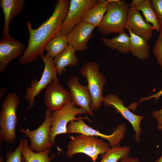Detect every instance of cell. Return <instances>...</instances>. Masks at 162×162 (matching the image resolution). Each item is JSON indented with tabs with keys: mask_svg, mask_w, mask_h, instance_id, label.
Listing matches in <instances>:
<instances>
[{
	"mask_svg": "<svg viewBox=\"0 0 162 162\" xmlns=\"http://www.w3.org/2000/svg\"><path fill=\"white\" fill-rule=\"evenodd\" d=\"M99 68L98 62L89 61L83 64L80 70V74L87 80L92 99L90 108L92 111L98 110L103 103V92L107 81L104 75L100 72Z\"/></svg>",
	"mask_w": 162,
	"mask_h": 162,
	"instance_id": "5",
	"label": "cell"
},
{
	"mask_svg": "<svg viewBox=\"0 0 162 162\" xmlns=\"http://www.w3.org/2000/svg\"><path fill=\"white\" fill-rule=\"evenodd\" d=\"M40 58L44 63V68L39 80L35 79L32 80L30 86L26 90L25 100L28 103V109H31L34 106L35 99L41 91L53 81H59L57 72L53 63V59L47 54L42 55Z\"/></svg>",
	"mask_w": 162,
	"mask_h": 162,
	"instance_id": "7",
	"label": "cell"
},
{
	"mask_svg": "<svg viewBox=\"0 0 162 162\" xmlns=\"http://www.w3.org/2000/svg\"><path fill=\"white\" fill-rule=\"evenodd\" d=\"M68 45L67 35L60 34L49 41L45 50L46 54L53 59L63 51Z\"/></svg>",
	"mask_w": 162,
	"mask_h": 162,
	"instance_id": "24",
	"label": "cell"
},
{
	"mask_svg": "<svg viewBox=\"0 0 162 162\" xmlns=\"http://www.w3.org/2000/svg\"><path fill=\"white\" fill-rule=\"evenodd\" d=\"M131 148L129 146H121L120 145L110 148L101 157L100 162H117L129 156Z\"/></svg>",
	"mask_w": 162,
	"mask_h": 162,
	"instance_id": "25",
	"label": "cell"
},
{
	"mask_svg": "<svg viewBox=\"0 0 162 162\" xmlns=\"http://www.w3.org/2000/svg\"><path fill=\"white\" fill-rule=\"evenodd\" d=\"M130 4L134 6L138 11H141L146 21L151 24L154 30L158 32L160 26L153 8L150 0H133Z\"/></svg>",
	"mask_w": 162,
	"mask_h": 162,
	"instance_id": "23",
	"label": "cell"
},
{
	"mask_svg": "<svg viewBox=\"0 0 162 162\" xmlns=\"http://www.w3.org/2000/svg\"><path fill=\"white\" fill-rule=\"evenodd\" d=\"M76 51L68 45L61 52L53 59V63L57 74L62 75L64 68L67 66H76L78 59L75 55Z\"/></svg>",
	"mask_w": 162,
	"mask_h": 162,
	"instance_id": "18",
	"label": "cell"
},
{
	"mask_svg": "<svg viewBox=\"0 0 162 162\" xmlns=\"http://www.w3.org/2000/svg\"><path fill=\"white\" fill-rule=\"evenodd\" d=\"M120 162H140V159L137 158H131L129 156L122 159Z\"/></svg>",
	"mask_w": 162,
	"mask_h": 162,
	"instance_id": "31",
	"label": "cell"
},
{
	"mask_svg": "<svg viewBox=\"0 0 162 162\" xmlns=\"http://www.w3.org/2000/svg\"><path fill=\"white\" fill-rule=\"evenodd\" d=\"M124 29L131 31L147 41L151 39L154 30L152 25L145 21L139 11L130 4Z\"/></svg>",
	"mask_w": 162,
	"mask_h": 162,
	"instance_id": "13",
	"label": "cell"
},
{
	"mask_svg": "<svg viewBox=\"0 0 162 162\" xmlns=\"http://www.w3.org/2000/svg\"><path fill=\"white\" fill-rule=\"evenodd\" d=\"M95 28L93 25L81 20L67 34L68 45L76 51L81 52L86 50Z\"/></svg>",
	"mask_w": 162,
	"mask_h": 162,
	"instance_id": "15",
	"label": "cell"
},
{
	"mask_svg": "<svg viewBox=\"0 0 162 162\" xmlns=\"http://www.w3.org/2000/svg\"><path fill=\"white\" fill-rule=\"evenodd\" d=\"M20 141L22 144V162H51L55 157L54 154L49 156L51 149L36 153L30 148L28 144V139H22Z\"/></svg>",
	"mask_w": 162,
	"mask_h": 162,
	"instance_id": "20",
	"label": "cell"
},
{
	"mask_svg": "<svg viewBox=\"0 0 162 162\" xmlns=\"http://www.w3.org/2000/svg\"><path fill=\"white\" fill-rule=\"evenodd\" d=\"M154 162H162V155L155 160Z\"/></svg>",
	"mask_w": 162,
	"mask_h": 162,
	"instance_id": "33",
	"label": "cell"
},
{
	"mask_svg": "<svg viewBox=\"0 0 162 162\" xmlns=\"http://www.w3.org/2000/svg\"><path fill=\"white\" fill-rule=\"evenodd\" d=\"M70 138L66 151L69 159L75 154L82 153L89 157L93 162H96L99 154L103 156L110 148L109 144L97 136L80 134Z\"/></svg>",
	"mask_w": 162,
	"mask_h": 162,
	"instance_id": "4",
	"label": "cell"
},
{
	"mask_svg": "<svg viewBox=\"0 0 162 162\" xmlns=\"http://www.w3.org/2000/svg\"><path fill=\"white\" fill-rule=\"evenodd\" d=\"M151 1L160 28H162V0H152Z\"/></svg>",
	"mask_w": 162,
	"mask_h": 162,
	"instance_id": "28",
	"label": "cell"
},
{
	"mask_svg": "<svg viewBox=\"0 0 162 162\" xmlns=\"http://www.w3.org/2000/svg\"><path fill=\"white\" fill-rule=\"evenodd\" d=\"M159 35L156 41L153 51L162 72V28H160Z\"/></svg>",
	"mask_w": 162,
	"mask_h": 162,
	"instance_id": "26",
	"label": "cell"
},
{
	"mask_svg": "<svg viewBox=\"0 0 162 162\" xmlns=\"http://www.w3.org/2000/svg\"><path fill=\"white\" fill-rule=\"evenodd\" d=\"M0 6L3 10L4 19L2 34L3 36H10L9 23L14 17L21 13L26 6L23 0H1Z\"/></svg>",
	"mask_w": 162,
	"mask_h": 162,
	"instance_id": "17",
	"label": "cell"
},
{
	"mask_svg": "<svg viewBox=\"0 0 162 162\" xmlns=\"http://www.w3.org/2000/svg\"><path fill=\"white\" fill-rule=\"evenodd\" d=\"M130 4L124 1L108 0L107 9L98 29L104 35L125 32Z\"/></svg>",
	"mask_w": 162,
	"mask_h": 162,
	"instance_id": "2",
	"label": "cell"
},
{
	"mask_svg": "<svg viewBox=\"0 0 162 162\" xmlns=\"http://www.w3.org/2000/svg\"><path fill=\"white\" fill-rule=\"evenodd\" d=\"M87 113L82 108H77L70 101L62 108L52 112L51 126L49 134L50 140L54 144L55 139L58 135L67 133V124L69 122L77 121L80 119H85L92 122L87 116L77 118L79 114Z\"/></svg>",
	"mask_w": 162,
	"mask_h": 162,
	"instance_id": "6",
	"label": "cell"
},
{
	"mask_svg": "<svg viewBox=\"0 0 162 162\" xmlns=\"http://www.w3.org/2000/svg\"><path fill=\"white\" fill-rule=\"evenodd\" d=\"M52 112L47 109L45 112V118L41 124L37 129L31 131L28 129L21 128L20 132L24 134L25 137L29 138L31 142L29 146L33 151L38 152H44L51 149L54 143L49 139V134L51 126Z\"/></svg>",
	"mask_w": 162,
	"mask_h": 162,
	"instance_id": "8",
	"label": "cell"
},
{
	"mask_svg": "<svg viewBox=\"0 0 162 162\" xmlns=\"http://www.w3.org/2000/svg\"><path fill=\"white\" fill-rule=\"evenodd\" d=\"M162 95V88L160 89L158 92L155 93L154 94L151 95L149 96L144 98H141L137 104L134 103V106L135 107H136V106L138 104L146 100H150L151 99H152L153 98H155V101H157L160 98V97Z\"/></svg>",
	"mask_w": 162,
	"mask_h": 162,
	"instance_id": "29",
	"label": "cell"
},
{
	"mask_svg": "<svg viewBox=\"0 0 162 162\" xmlns=\"http://www.w3.org/2000/svg\"><path fill=\"white\" fill-rule=\"evenodd\" d=\"M24 45L10 36H3L0 41V72H3L9 63L23 54Z\"/></svg>",
	"mask_w": 162,
	"mask_h": 162,
	"instance_id": "14",
	"label": "cell"
},
{
	"mask_svg": "<svg viewBox=\"0 0 162 162\" xmlns=\"http://www.w3.org/2000/svg\"><path fill=\"white\" fill-rule=\"evenodd\" d=\"M20 102L18 95L12 92L7 95L1 105L0 140L10 144L14 143L16 140V111Z\"/></svg>",
	"mask_w": 162,
	"mask_h": 162,
	"instance_id": "3",
	"label": "cell"
},
{
	"mask_svg": "<svg viewBox=\"0 0 162 162\" xmlns=\"http://www.w3.org/2000/svg\"><path fill=\"white\" fill-rule=\"evenodd\" d=\"M6 91V88H3L1 89L0 92V100L2 99V98L3 95L4 94Z\"/></svg>",
	"mask_w": 162,
	"mask_h": 162,
	"instance_id": "32",
	"label": "cell"
},
{
	"mask_svg": "<svg viewBox=\"0 0 162 162\" xmlns=\"http://www.w3.org/2000/svg\"><path fill=\"white\" fill-rule=\"evenodd\" d=\"M97 0H70L67 17L63 23L60 33L69 34L81 20L85 12L92 7Z\"/></svg>",
	"mask_w": 162,
	"mask_h": 162,
	"instance_id": "10",
	"label": "cell"
},
{
	"mask_svg": "<svg viewBox=\"0 0 162 162\" xmlns=\"http://www.w3.org/2000/svg\"><path fill=\"white\" fill-rule=\"evenodd\" d=\"M82 119L70 122L69 125L67 128V133H78L100 137L108 141L110 148L120 145L127 130L126 124L122 123L117 126L112 134L110 135L104 134L87 125Z\"/></svg>",
	"mask_w": 162,
	"mask_h": 162,
	"instance_id": "9",
	"label": "cell"
},
{
	"mask_svg": "<svg viewBox=\"0 0 162 162\" xmlns=\"http://www.w3.org/2000/svg\"><path fill=\"white\" fill-rule=\"evenodd\" d=\"M6 162H22V144L20 141L18 146L14 151H9L6 153Z\"/></svg>",
	"mask_w": 162,
	"mask_h": 162,
	"instance_id": "27",
	"label": "cell"
},
{
	"mask_svg": "<svg viewBox=\"0 0 162 162\" xmlns=\"http://www.w3.org/2000/svg\"><path fill=\"white\" fill-rule=\"evenodd\" d=\"M130 39V52L133 56L141 60L147 59L150 57L149 45L143 38L128 31Z\"/></svg>",
	"mask_w": 162,
	"mask_h": 162,
	"instance_id": "21",
	"label": "cell"
},
{
	"mask_svg": "<svg viewBox=\"0 0 162 162\" xmlns=\"http://www.w3.org/2000/svg\"><path fill=\"white\" fill-rule=\"evenodd\" d=\"M69 2L68 0L57 1L52 14L36 29L32 28L27 20L29 38L27 48L19 60L20 64H26L37 60L43 55L49 41L60 34L62 25L68 13Z\"/></svg>",
	"mask_w": 162,
	"mask_h": 162,
	"instance_id": "1",
	"label": "cell"
},
{
	"mask_svg": "<svg viewBox=\"0 0 162 162\" xmlns=\"http://www.w3.org/2000/svg\"><path fill=\"white\" fill-rule=\"evenodd\" d=\"M100 38L104 46L110 50H116L124 54H127L130 52V37L129 35L125 32L112 38L104 37H101Z\"/></svg>",
	"mask_w": 162,
	"mask_h": 162,
	"instance_id": "22",
	"label": "cell"
},
{
	"mask_svg": "<svg viewBox=\"0 0 162 162\" xmlns=\"http://www.w3.org/2000/svg\"><path fill=\"white\" fill-rule=\"evenodd\" d=\"M108 3V0H97L94 5L85 12L82 20L98 28L107 11Z\"/></svg>",
	"mask_w": 162,
	"mask_h": 162,
	"instance_id": "19",
	"label": "cell"
},
{
	"mask_svg": "<svg viewBox=\"0 0 162 162\" xmlns=\"http://www.w3.org/2000/svg\"><path fill=\"white\" fill-rule=\"evenodd\" d=\"M103 103L105 106H111L117 113L130 123L135 132V138L137 143L140 140V135L142 131L140 123L144 117L135 114L128 108L124 105L123 101L116 95L109 94L104 97Z\"/></svg>",
	"mask_w": 162,
	"mask_h": 162,
	"instance_id": "11",
	"label": "cell"
},
{
	"mask_svg": "<svg viewBox=\"0 0 162 162\" xmlns=\"http://www.w3.org/2000/svg\"><path fill=\"white\" fill-rule=\"evenodd\" d=\"M0 162H4L3 159L1 156H0Z\"/></svg>",
	"mask_w": 162,
	"mask_h": 162,
	"instance_id": "35",
	"label": "cell"
},
{
	"mask_svg": "<svg viewBox=\"0 0 162 162\" xmlns=\"http://www.w3.org/2000/svg\"><path fill=\"white\" fill-rule=\"evenodd\" d=\"M67 84L70 95V101L73 104L83 109L91 116H94V113L90 108L92 97L87 86L81 84L76 75L70 77Z\"/></svg>",
	"mask_w": 162,
	"mask_h": 162,
	"instance_id": "12",
	"label": "cell"
},
{
	"mask_svg": "<svg viewBox=\"0 0 162 162\" xmlns=\"http://www.w3.org/2000/svg\"><path fill=\"white\" fill-rule=\"evenodd\" d=\"M157 129L159 130L162 131V125L160 126H158Z\"/></svg>",
	"mask_w": 162,
	"mask_h": 162,
	"instance_id": "34",
	"label": "cell"
},
{
	"mask_svg": "<svg viewBox=\"0 0 162 162\" xmlns=\"http://www.w3.org/2000/svg\"><path fill=\"white\" fill-rule=\"evenodd\" d=\"M152 115L156 119L158 126L162 125V108L157 111H154Z\"/></svg>",
	"mask_w": 162,
	"mask_h": 162,
	"instance_id": "30",
	"label": "cell"
},
{
	"mask_svg": "<svg viewBox=\"0 0 162 162\" xmlns=\"http://www.w3.org/2000/svg\"><path fill=\"white\" fill-rule=\"evenodd\" d=\"M59 81H53L46 88L44 101L48 109L55 111L62 108L70 101L69 92L64 88Z\"/></svg>",
	"mask_w": 162,
	"mask_h": 162,
	"instance_id": "16",
	"label": "cell"
}]
</instances>
